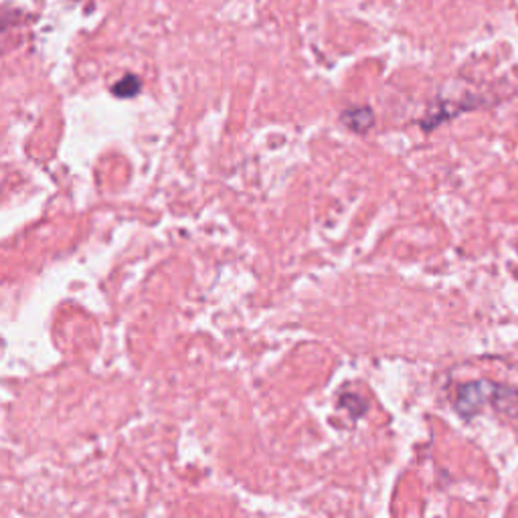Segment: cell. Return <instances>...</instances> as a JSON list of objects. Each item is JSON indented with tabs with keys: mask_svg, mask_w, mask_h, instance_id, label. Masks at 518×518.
Here are the masks:
<instances>
[{
	"mask_svg": "<svg viewBox=\"0 0 518 518\" xmlns=\"http://www.w3.org/2000/svg\"><path fill=\"white\" fill-rule=\"evenodd\" d=\"M21 13L17 11H6V9H0V33H3L4 29H9L14 21H19Z\"/></svg>",
	"mask_w": 518,
	"mask_h": 518,
	"instance_id": "obj_3",
	"label": "cell"
},
{
	"mask_svg": "<svg viewBox=\"0 0 518 518\" xmlns=\"http://www.w3.org/2000/svg\"><path fill=\"white\" fill-rule=\"evenodd\" d=\"M140 89H142V80H140V77L128 73L126 77H122L118 83H114L112 94L118 96V98H134Z\"/></svg>",
	"mask_w": 518,
	"mask_h": 518,
	"instance_id": "obj_2",
	"label": "cell"
},
{
	"mask_svg": "<svg viewBox=\"0 0 518 518\" xmlns=\"http://www.w3.org/2000/svg\"><path fill=\"white\" fill-rule=\"evenodd\" d=\"M343 120H344V123H349L352 130H357V132H365L370 123H373L375 115H373V112L369 110V107H359V110L344 112Z\"/></svg>",
	"mask_w": 518,
	"mask_h": 518,
	"instance_id": "obj_1",
	"label": "cell"
}]
</instances>
